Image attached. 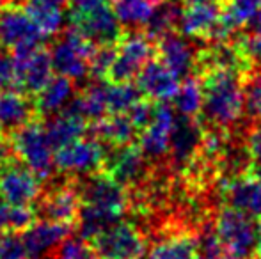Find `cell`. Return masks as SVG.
<instances>
[{"label":"cell","mask_w":261,"mask_h":259,"mask_svg":"<svg viewBox=\"0 0 261 259\" xmlns=\"http://www.w3.org/2000/svg\"><path fill=\"white\" fill-rule=\"evenodd\" d=\"M203 82H199L194 76H189L185 78V82L179 83V89L174 96V110L185 118H196L203 110Z\"/></svg>","instance_id":"1f68e13d"},{"label":"cell","mask_w":261,"mask_h":259,"mask_svg":"<svg viewBox=\"0 0 261 259\" xmlns=\"http://www.w3.org/2000/svg\"><path fill=\"white\" fill-rule=\"evenodd\" d=\"M185 6H196V4H206V2H215V0H181Z\"/></svg>","instance_id":"bcb514c9"},{"label":"cell","mask_w":261,"mask_h":259,"mask_svg":"<svg viewBox=\"0 0 261 259\" xmlns=\"http://www.w3.org/2000/svg\"><path fill=\"white\" fill-rule=\"evenodd\" d=\"M117 220H121L119 215H114L91 204H82L79 211V236L87 242H93L100 233H103Z\"/></svg>","instance_id":"f1b7e54d"},{"label":"cell","mask_w":261,"mask_h":259,"mask_svg":"<svg viewBox=\"0 0 261 259\" xmlns=\"http://www.w3.org/2000/svg\"><path fill=\"white\" fill-rule=\"evenodd\" d=\"M80 200L84 204L101 208L114 215H123L128 206V194L126 187L117 183L109 174H91L82 181L79 190Z\"/></svg>","instance_id":"8fae6325"},{"label":"cell","mask_w":261,"mask_h":259,"mask_svg":"<svg viewBox=\"0 0 261 259\" xmlns=\"http://www.w3.org/2000/svg\"><path fill=\"white\" fill-rule=\"evenodd\" d=\"M137 87L151 101L174 100L179 89V76L160 59H151L137 75Z\"/></svg>","instance_id":"9a60e30c"},{"label":"cell","mask_w":261,"mask_h":259,"mask_svg":"<svg viewBox=\"0 0 261 259\" xmlns=\"http://www.w3.org/2000/svg\"><path fill=\"white\" fill-rule=\"evenodd\" d=\"M105 148L98 138H76L55 151L54 163L59 172L91 176L103 169Z\"/></svg>","instance_id":"52a82bcc"},{"label":"cell","mask_w":261,"mask_h":259,"mask_svg":"<svg viewBox=\"0 0 261 259\" xmlns=\"http://www.w3.org/2000/svg\"><path fill=\"white\" fill-rule=\"evenodd\" d=\"M34 211H39L41 218H45V220L71 224V222H75L79 218L80 195L75 188L61 187L43 197L41 204Z\"/></svg>","instance_id":"44dd1931"},{"label":"cell","mask_w":261,"mask_h":259,"mask_svg":"<svg viewBox=\"0 0 261 259\" xmlns=\"http://www.w3.org/2000/svg\"><path fill=\"white\" fill-rule=\"evenodd\" d=\"M96 46L80 34L76 28H69L55 41L50 50L54 71L69 80H80L89 73V63Z\"/></svg>","instance_id":"277c9868"},{"label":"cell","mask_w":261,"mask_h":259,"mask_svg":"<svg viewBox=\"0 0 261 259\" xmlns=\"http://www.w3.org/2000/svg\"><path fill=\"white\" fill-rule=\"evenodd\" d=\"M16 89V73H14L13 55L0 53V91Z\"/></svg>","instance_id":"60d3db41"},{"label":"cell","mask_w":261,"mask_h":259,"mask_svg":"<svg viewBox=\"0 0 261 259\" xmlns=\"http://www.w3.org/2000/svg\"><path fill=\"white\" fill-rule=\"evenodd\" d=\"M160 2L164 0H110V7L121 25L141 27L148 25L149 18L153 16Z\"/></svg>","instance_id":"83f0119b"},{"label":"cell","mask_w":261,"mask_h":259,"mask_svg":"<svg viewBox=\"0 0 261 259\" xmlns=\"http://www.w3.org/2000/svg\"><path fill=\"white\" fill-rule=\"evenodd\" d=\"M4 218H6V227L9 231H25L29 225L34 222V210L29 206H11V204H4Z\"/></svg>","instance_id":"74e56055"},{"label":"cell","mask_w":261,"mask_h":259,"mask_svg":"<svg viewBox=\"0 0 261 259\" xmlns=\"http://www.w3.org/2000/svg\"><path fill=\"white\" fill-rule=\"evenodd\" d=\"M0 7H2V0H0Z\"/></svg>","instance_id":"f907efd6"},{"label":"cell","mask_w":261,"mask_h":259,"mask_svg":"<svg viewBox=\"0 0 261 259\" xmlns=\"http://www.w3.org/2000/svg\"><path fill=\"white\" fill-rule=\"evenodd\" d=\"M261 0H227L220 13V25L233 34L237 28L254 21Z\"/></svg>","instance_id":"f546056e"},{"label":"cell","mask_w":261,"mask_h":259,"mask_svg":"<svg viewBox=\"0 0 261 259\" xmlns=\"http://www.w3.org/2000/svg\"><path fill=\"white\" fill-rule=\"evenodd\" d=\"M203 131L197 119L179 116L176 119L174 130L171 135V149L169 155L172 156V162L179 167H185L190 160L197 155L201 144H203Z\"/></svg>","instance_id":"e0dca14e"},{"label":"cell","mask_w":261,"mask_h":259,"mask_svg":"<svg viewBox=\"0 0 261 259\" xmlns=\"http://www.w3.org/2000/svg\"><path fill=\"white\" fill-rule=\"evenodd\" d=\"M86 131L87 121H84L82 118H79V116L71 114L68 110H62L46 126V133H48V138L55 148V151L59 148H62V146L76 140V138H82V135Z\"/></svg>","instance_id":"484cf974"},{"label":"cell","mask_w":261,"mask_h":259,"mask_svg":"<svg viewBox=\"0 0 261 259\" xmlns=\"http://www.w3.org/2000/svg\"><path fill=\"white\" fill-rule=\"evenodd\" d=\"M11 142L21 163H25L39 180H46L52 174L55 167V148L50 142L46 126H43V123L31 119L14 130V133L11 135Z\"/></svg>","instance_id":"3957f363"},{"label":"cell","mask_w":261,"mask_h":259,"mask_svg":"<svg viewBox=\"0 0 261 259\" xmlns=\"http://www.w3.org/2000/svg\"><path fill=\"white\" fill-rule=\"evenodd\" d=\"M181 7L174 0H164L156 6L153 16L148 21V31L146 34L151 39H160L162 36L172 32V28L179 23V16H181Z\"/></svg>","instance_id":"d6a6232c"},{"label":"cell","mask_w":261,"mask_h":259,"mask_svg":"<svg viewBox=\"0 0 261 259\" xmlns=\"http://www.w3.org/2000/svg\"><path fill=\"white\" fill-rule=\"evenodd\" d=\"M21 236L31 259H43L69 238V224L41 218V222H32L25 231H21Z\"/></svg>","instance_id":"2e32d148"},{"label":"cell","mask_w":261,"mask_h":259,"mask_svg":"<svg viewBox=\"0 0 261 259\" xmlns=\"http://www.w3.org/2000/svg\"><path fill=\"white\" fill-rule=\"evenodd\" d=\"M69 0H27V4H36V6H50V7H62L68 4Z\"/></svg>","instance_id":"ee69618b"},{"label":"cell","mask_w":261,"mask_h":259,"mask_svg":"<svg viewBox=\"0 0 261 259\" xmlns=\"http://www.w3.org/2000/svg\"><path fill=\"white\" fill-rule=\"evenodd\" d=\"M100 259H141L144 256V238L130 222L117 220L93 240Z\"/></svg>","instance_id":"ba28073f"},{"label":"cell","mask_w":261,"mask_h":259,"mask_svg":"<svg viewBox=\"0 0 261 259\" xmlns=\"http://www.w3.org/2000/svg\"><path fill=\"white\" fill-rule=\"evenodd\" d=\"M6 231H7V227H6V218H4V210H2V204H0V236H2Z\"/></svg>","instance_id":"f6af8a7d"},{"label":"cell","mask_w":261,"mask_h":259,"mask_svg":"<svg viewBox=\"0 0 261 259\" xmlns=\"http://www.w3.org/2000/svg\"><path fill=\"white\" fill-rule=\"evenodd\" d=\"M13 153L14 149H13L11 137H7L6 131H0V169L13 160Z\"/></svg>","instance_id":"7bdbcfd3"},{"label":"cell","mask_w":261,"mask_h":259,"mask_svg":"<svg viewBox=\"0 0 261 259\" xmlns=\"http://www.w3.org/2000/svg\"><path fill=\"white\" fill-rule=\"evenodd\" d=\"M14 73H16V91L23 94H36L52 80L54 64L48 50L39 46H27L13 52Z\"/></svg>","instance_id":"8992f818"},{"label":"cell","mask_w":261,"mask_h":259,"mask_svg":"<svg viewBox=\"0 0 261 259\" xmlns=\"http://www.w3.org/2000/svg\"><path fill=\"white\" fill-rule=\"evenodd\" d=\"M247 153L254 174L261 176V125L254 126L247 137Z\"/></svg>","instance_id":"ab89813d"},{"label":"cell","mask_w":261,"mask_h":259,"mask_svg":"<svg viewBox=\"0 0 261 259\" xmlns=\"http://www.w3.org/2000/svg\"><path fill=\"white\" fill-rule=\"evenodd\" d=\"M0 259H31L20 231L7 229L0 236Z\"/></svg>","instance_id":"e575fe53"},{"label":"cell","mask_w":261,"mask_h":259,"mask_svg":"<svg viewBox=\"0 0 261 259\" xmlns=\"http://www.w3.org/2000/svg\"><path fill=\"white\" fill-rule=\"evenodd\" d=\"M156 53L153 39L146 32H132L117 43L116 59L107 75V82H132Z\"/></svg>","instance_id":"5b68a950"},{"label":"cell","mask_w":261,"mask_h":259,"mask_svg":"<svg viewBox=\"0 0 261 259\" xmlns=\"http://www.w3.org/2000/svg\"><path fill=\"white\" fill-rule=\"evenodd\" d=\"M105 174L121 183L123 187L139 185L148 174V156L141 146H119L107 153L103 163Z\"/></svg>","instance_id":"7c38bea8"},{"label":"cell","mask_w":261,"mask_h":259,"mask_svg":"<svg viewBox=\"0 0 261 259\" xmlns=\"http://www.w3.org/2000/svg\"><path fill=\"white\" fill-rule=\"evenodd\" d=\"M107 80H100L96 83L87 85L82 93H79L71 100V103L64 110L82 118L84 121L96 123L103 119L109 110H107V94H105Z\"/></svg>","instance_id":"603a6c76"},{"label":"cell","mask_w":261,"mask_h":259,"mask_svg":"<svg viewBox=\"0 0 261 259\" xmlns=\"http://www.w3.org/2000/svg\"><path fill=\"white\" fill-rule=\"evenodd\" d=\"M174 108L167 101H156L155 116L151 123L139 133V146L144 155L151 160L169 155L171 149V135L176 125Z\"/></svg>","instance_id":"4fadbf2b"},{"label":"cell","mask_w":261,"mask_h":259,"mask_svg":"<svg viewBox=\"0 0 261 259\" xmlns=\"http://www.w3.org/2000/svg\"><path fill=\"white\" fill-rule=\"evenodd\" d=\"M215 235L220 249L231 259H256L259 231L254 218L237 208H224L217 215Z\"/></svg>","instance_id":"7a4b0ae2"},{"label":"cell","mask_w":261,"mask_h":259,"mask_svg":"<svg viewBox=\"0 0 261 259\" xmlns=\"http://www.w3.org/2000/svg\"><path fill=\"white\" fill-rule=\"evenodd\" d=\"M203 119L215 128L233 126L245 110V85L238 69L213 68L204 71Z\"/></svg>","instance_id":"6da1fadb"},{"label":"cell","mask_w":261,"mask_h":259,"mask_svg":"<svg viewBox=\"0 0 261 259\" xmlns=\"http://www.w3.org/2000/svg\"><path fill=\"white\" fill-rule=\"evenodd\" d=\"M110 0H69V18L82 16V14L93 13V11L100 9L103 6H109Z\"/></svg>","instance_id":"b9f144b4"},{"label":"cell","mask_w":261,"mask_h":259,"mask_svg":"<svg viewBox=\"0 0 261 259\" xmlns=\"http://www.w3.org/2000/svg\"><path fill=\"white\" fill-rule=\"evenodd\" d=\"M148 259H203L197 245V238L178 235L160 240L151 247Z\"/></svg>","instance_id":"4316f807"},{"label":"cell","mask_w":261,"mask_h":259,"mask_svg":"<svg viewBox=\"0 0 261 259\" xmlns=\"http://www.w3.org/2000/svg\"><path fill=\"white\" fill-rule=\"evenodd\" d=\"M210 259H231V257H227L226 254H219V256H215V257H210Z\"/></svg>","instance_id":"c3c4849f"},{"label":"cell","mask_w":261,"mask_h":259,"mask_svg":"<svg viewBox=\"0 0 261 259\" xmlns=\"http://www.w3.org/2000/svg\"><path fill=\"white\" fill-rule=\"evenodd\" d=\"M34 103L20 91H0V131L16 130L29 123L34 114Z\"/></svg>","instance_id":"d4e9b609"},{"label":"cell","mask_w":261,"mask_h":259,"mask_svg":"<svg viewBox=\"0 0 261 259\" xmlns=\"http://www.w3.org/2000/svg\"><path fill=\"white\" fill-rule=\"evenodd\" d=\"M258 231H259V235H261V218H259V224H258Z\"/></svg>","instance_id":"681fc988"},{"label":"cell","mask_w":261,"mask_h":259,"mask_svg":"<svg viewBox=\"0 0 261 259\" xmlns=\"http://www.w3.org/2000/svg\"><path fill=\"white\" fill-rule=\"evenodd\" d=\"M117 45H101L94 50L93 57L89 63V73L96 80H107L109 69L116 59Z\"/></svg>","instance_id":"d590c367"},{"label":"cell","mask_w":261,"mask_h":259,"mask_svg":"<svg viewBox=\"0 0 261 259\" xmlns=\"http://www.w3.org/2000/svg\"><path fill=\"white\" fill-rule=\"evenodd\" d=\"M220 6L217 2L196 4V6H185L179 16V31L187 38H203L210 39L215 25L220 20Z\"/></svg>","instance_id":"d6986e66"},{"label":"cell","mask_w":261,"mask_h":259,"mask_svg":"<svg viewBox=\"0 0 261 259\" xmlns=\"http://www.w3.org/2000/svg\"><path fill=\"white\" fill-rule=\"evenodd\" d=\"M25 9H27V13L31 14L32 20L38 23V27L41 28L46 38L57 34V32L61 31L62 23H64V14H62V9H59V7L27 4Z\"/></svg>","instance_id":"836d02e7"},{"label":"cell","mask_w":261,"mask_h":259,"mask_svg":"<svg viewBox=\"0 0 261 259\" xmlns=\"http://www.w3.org/2000/svg\"><path fill=\"white\" fill-rule=\"evenodd\" d=\"M69 23L80 34L86 36L94 46L117 45L119 39L123 38L121 21L114 14L110 4L93 11V13L82 14V16H76V18H69Z\"/></svg>","instance_id":"5bb4252c"},{"label":"cell","mask_w":261,"mask_h":259,"mask_svg":"<svg viewBox=\"0 0 261 259\" xmlns=\"http://www.w3.org/2000/svg\"><path fill=\"white\" fill-rule=\"evenodd\" d=\"M245 110L256 121H261V69L245 83Z\"/></svg>","instance_id":"f35d334b"},{"label":"cell","mask_w":261,"mask_h":259,"mask_svg":"<svg viewBox=\"0 0 261 259\" xmlns=\"http://www.w3.org/2000/svg\"><path fill=\"white\" fill-rule=\"evenodd\" d=\"M156 53L158 59L167 68H171L179 78L189 75L196 68V53H194L192 46L189 45L185 38L178 34L169 32V34L162 36L158 39Z\"/></svg>","instance_id":"ffe728a7"},{"label":"cell","mask_w":261,"mask_h":259,"mask_svg":"<svg viewBox=\"0 0 261 259\" xmlns=\"http://www.w3.org/2000/svg\"><path fill=\"white\" fill-rule=\"evenodd\" d=\"M57 259H100L93 245L84 238H66L59 247Z\"/></svg>","instance_id":"8d00e7d4"},{"label":"cell","mask_w":261,"mask_h":259,"mask_svg":"<svg viewBox=\"0 0 261 259\" xmlns=\"http://www.w3.org/2000/svg\"><path fill=\"white\" fill-rule=\"evenodd\" d=\"M256 259H261V235H259V242H258V250H256Z\"/></svg>","instance_id":"7dc6e473"},{"label":"cell","mask_w":261,"mask_h":259,"mask_svg":"<svg viewBox=\"0 0 261 259\" xmlns=\"http://www.w3.org/2000/svg\"><path fill=\"white\" fill-rule=\"evenodd\" d=\"M224 194L231 208L252 218H261V176L258 174H242L229 180L224 187Z\"/></svg>","instance_id":"ac0fdd59"},{"label":"cell","mask_w":261,"mask_h":259,"mask_svg":"<svg viewBox=\"0 0 261 259\" xmlns=\"http://www.w3.org/2000/svg\"><path fill=\"white\" fill-rule=\"evenodd\" d=\"M41 194V180L25 163L11 160L0 169V199L11 206H31Z\"/></svg>","instance_id":"9c48e42d"},{"label":"cell","mask_w":261,"mask_h":259,"mask_svg":"<svg viewBox=\"0 0 261 259\" xmlns=\"http://www.w3.org/2000/svg\"><path fill=\"white\" fill-rule=\"evenodd\" d=\"M43 259H45V257H43Z\"/></svg>","instance_id":"816d5d0a"},{"label":"cell","mask_w":261,"mask_h":259,"mask_svg":"<svg viewBox=\"0 0 261 259\" xmlns=\"http://www.w3.org/2000/svg\"><path fill=\"white\" fill-rule=\"evenodd\" d=\"M107 110L110 114H126L137 101L142 100L137 83L132 82H107Z\"/></svg>","instance_id":"4dcf8cb0"},{"label":"cell","mask_w":261,"mask_h":259,"mask_svg":"<svg viewBox=\"0 0 261 259\" xmlns=\"http://www.w3.org/2000/svg\"><path fill=\"white\" fill-rule=\"evenodd\" d=\"M89 131L94 138H98L100 142H107L112 148L132 144L135 135L139 133L128 114H110L109 118L93 123Z\"/></svg>","instance_id":"cb8c5ba5"},{"label":"cell","mask_w":261,"mask_h":259,"mask_svg":"<svg viewBox=\"0 0 261 259\" xmlns=\"http://www.w3.org/2000/svg\"><path fill=\"white\" fill-rule=\"evenodd\" d=\"M73 83L69 78L61 75L52 76L48 83L36 94L34 110L41 116L61 114L73 100Z\"/></svg>","instance_id":"7402d4cb"},{"label":"cell","mask_w":261,"mask_h":259,"mask_svg":"<svg viewBox=\"0 0 261 259\" xmlns=\"http://www.w3.org/2000/svg\"><path fill=\"white\" fill-rule=\"evenodd\" d=\"M46 36L38 27L27 9L21 7H9L0 13V46L6 50L27 48V46H39Z\"/></svg>","instance_id":"30bf717a"}]
</instances>
